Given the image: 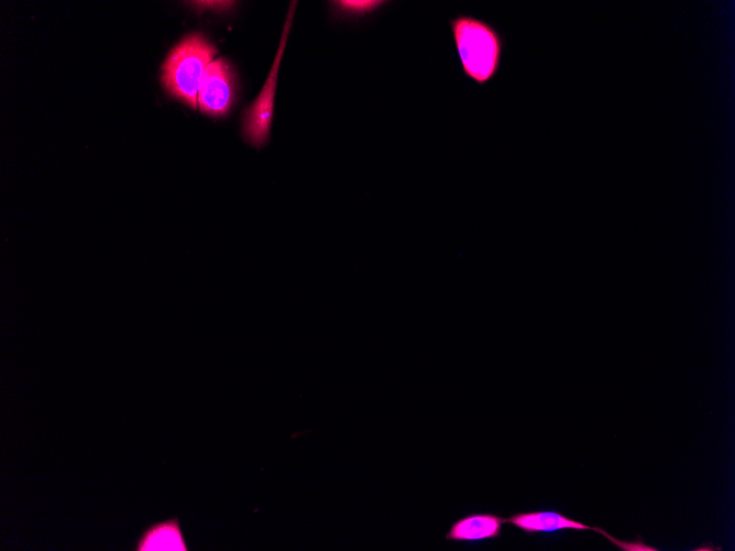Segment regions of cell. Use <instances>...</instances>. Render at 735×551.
Wrapping results in <instances>:
<instances>
[{
  "label": "cell",
  "instance_id": "obj_2",
  "mask_svg": "<svg viewBox=\"0 0 735 551\" xmlns=\"http://www.w3.org/2000/svg\"><path fill=\"white\" fill-rule=\"evenodd\" d=\"M216 54L215 45L201 33L180 40L162 65L161 81L167 93L197 109L202 77Z\"/></svg>",
  "mask_w": 735,
  "mask_h": 551
},
{
  "label": "cell",
  "instance_id": "obj_1",
  "mask_svg": "<svg viewBox=\"0 0 735 551\" xmlns=\"http://www.w3.org/2000/svg\"><path fill=\"white\" fill-rule=\"evenodd\" d=\"M450 32L464 76L482 87L497 75L504 41L491 23L469 14L449 20Z\"/></svg>",
  "mask_w": 735,
  "mask_h": 551
},
{
  "label": "cell",
  "instance_id": "obj_7",
  "mask_svg": "<svg viewBox=\"0 0 735 551\" xmlns=\"http://www.w3.org/2000/svg\"><path fill=\"white\" fill-rule=\"evenodd\" d=\"M179 524L174 517L150 525L135 542L133 551H188Z\"/></svg>",
  "mask_w": 735,
  "mask_h": 551
},
{
  "label": "cell",
  "instance_id": "obj_5",
  "mask_svg": "<svg viewBox=\"0 0 735 551\" xmlns=\"http://www.w3.org/2000/svg\"><path fill=\"white\" fill-rule=\"evenodd\" d=\"M237 98V79L226 58H216L207 67L198 91V107L210 117L226 115Z\"/></svg>",
  "mask_w": 735,
  "mask_h": 551
},
{
  "label": "cell",
  "instance_id": "obj_3",
  "mask_svg": "<svg viewBox=\"0 0 735 551\" xmlns=\"http://www.w3.org/2000/svg\"><path fill=\"white\" fill-rule=\"evenodd\" d=\"M296 1H292L288 9V14L285 21L282 38L278 49L270 70L268 77L261 89L260 95L255 98L252 104L244 113L242 122V133L246 141L252 145H263L268 135L273 119L274 95L276 89L277 74L285 49L286 41L288 38L292 20L296 7Z\"/></svg>",
  "mask_w": 735,
  "mask_h": 551
},
{
  "label": "cell",
  "instance_id": "obj_6",
  "mask_svg": "<svg viewBox=\"0 0 735 551\" xmlns=\"http://www.w3.org/2000/svg\"><path fill=\"white\" fill-rule=\"evenodd\" d=\"M505 518L493 513H471L449 527L446 539L452 542H480L502 536Z\"/></svg>",
  "mask_w": 735,
  "mask_h": 551
},
{
  "label": "cell",
  "instance_id": "obj_9",
  "mask_svg": "<svg viewBox=\"0 0 735 551\" xmlns=\"http://www.w3.org/2000/svg\"><path fill=\"white\" fill-rule=\"evenodd\" d=\"M194 5L200 7H207V8H216L218 10H224L228 9L233 2L231 1H194L191 2Z\"/></svg>",
  "mask_w": 735,
  "mask_h": 551
},
{
  "label": "cell",
  "instance_id": "obj_4",
  "mask_svg": "<svg viewBox=\"0 0 735 551\" xmlns=\"http://www.w3.org/2000/svg\"><path fill=\"white\" fill-rule=\"evenodd\" d=\"M505 524L524 531L526 535L550 533L561 530H593L606 537L613 544L624 551H655L641 541L626 542L608 535L603 529L591 527L581 521L572 519L556 510L520 511L505 518Z\"/></svg>",
  "mask_w": 735,
  "mask_h": 551
},
{
  "label": "cell",
  "instance_id": "obj_8",
  "mask_svg": "<svg viewBox=\"0 0 735 551\" xmlns=\"http://www.w3.org/2000/svg\"><path fill=\"white\" fill-rule=\"evenodd\" d=\"M340 12L351 15H365L382 7L384 1L376 0H339L331 2Z\"/></svg>",
  "mask_w": 735,
  "mask_h": 551
}]
</instances>
